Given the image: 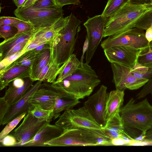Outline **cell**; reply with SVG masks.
<instances>
[{"instance_id":"obj_29","label":"cell","mask_w":152,"mask_h":152,"mask_svg":"<svg viewBox=\"0 0 152 152\" xmlns=\"http://www.w3.org/2000/svg\"><path fill=\"white\" fill-rule=\"evenodd\" d=\"M26 114L23 113L7 124L0 133V139L3 138L12 131Z\"/></svg>"},{"instance_id":"obj_1","label":"cell","mask_w":152,"mask_h":152,"mask_svg":"<svg viewBox=\"0 0 152 152\" xmlns=\"http://www.w3.org/2000/svg\"><path fill=\"white\" fill-rule=\"evenodd\" d=\"M100 83L95 71L85 62L81 63L71 75L51 85L61 98L79 100L89 96Z\"/></svg>"},{"instance_id":"obj_47","label":"cell","mask_w":152,"mask_h":152,"mask_svg":"<svg viewBox=\"0 0 152 152\" xmlns=\"http://www.w3.org/2000/svg\"><path fill=\"white\" fill-rule=\"evenodd\" d=\"M88 47V40L87 38L86 37V38L84 42L83 50L82 52V55L81 59L80 62L81 63H83V60L84 58V55L86 52Z\"/></svg>"},{"instance_id":"obj_24","label":"cell","mask_w":152,"mask_h":152,"mask_svg":"<svg viewBox=\"0 0 152 152\" xmlns=\"http://www.w3.org/2000/svg\"><path fill=\"white\" fill-rule=\"evenodd\" d=\"M33 30H31L17 35L0 43V56L9 50L17 44L26 40H30L33 37Z\"/></svg>"},{"instance_id":"obj_20","label":"cell","mask_w":152,"mask_h":152,"mask_svg":"<svg viewBox=\"0 0 152 152\" xmlns=\"http://www.w3.org/2000/svg\"><path fill=\"white\" fill-rule=\"evenodd\" d=\"M104 133L110 138L118 137L124 135L131 140L134 139L127 134L124 131L121 119L119 113L115 115L102 129Z\"/></svg>"},{"instance_id":"obj_33","label":"cell","mask_w":152,"mask_h":152,"mask_svg":"<svg viewBox=\"0 0 152 152\" xmlns=\"http://www.w3.org/2000/svg\"><path fill=\"white\" fill-rule=\"evenodd\" d=\"M30 40H26L18 44L1 56H0V61L5 58L23 50L28 45Z\"/></svg>"},{"instance_id":"obj_35","label":"cell","mask_w":152,"mask_h":152,"mask_svg":"<svg viewBox=\"0 0 152 152\" xmlns=\"http://www.w3.org/2000/svg\"><path fill=\"white\" fill-rule=\"evenodd\" d=\"M152 93V77L148 82L143 86L141 91L137 94L136 98L139 99L145 97L148 94Z\"/></svg>"},{"instance_id":"obj_36","label":"cell","mask_w":152,"mask_h":152,"mask_svg":"<svg viewBox=\"0 0 152 152\" xmlns=\"http://www.w3.org/2000/svg\"><path fill=\"white\" fill-rule=\"evenodd\" d=\"M25 52L26 51L23 49V50L7 57L1 61L0 62V71L14 62Z\"/></svg>"},{"instance_id":"obj_40","label":"cell","mask_w":152,"mask_h":152,"mask_svg":"<svg viewBox=\"0 0 152 152\" xmlns=\"http://www.w3.org/2000/svg\"><path fill=\"white\" fill-rule=\"evenodd\" d=\"M1 145L4 146H15L17 140L14 136L9 134L3 138L0 139Z\"/></svg>"},{"instance_id":"obj_9","label":"cell","mask_w":152,"mask_h":152,"mask_svg":"<svg viewBox=\"0 0 152 152\" xmlns=\"http://www.w3.org/2000/svg\"><path fill=\"white\" fill-rule=\"evenodd\" d=\"M102 15L89 18L83 25L87 31L86 36L88 40V47L86 55V62L89 64L102 38L108 20Z\"/></svg>"},{"instance_id":"obj_6","label":"cell","mask_w":152,"mask_h":152,"mask_svg":"<svg viewBox=\"0 0 152 152\" xmlns=\"http://www.w3.org/2000/svg\"><path fill=\"white\" fill-rule=\"evenodd\" d=\"M62 7L58 4L42 8L20 7L17 8L14 14L16 17L31 25L34 36L39 30L51 26L63 17Z\"/></svg>"},{"instance_id":"obj_42","label":"cell","mask_w":152,"mask_h":152,"mask_svg":"<svg viewBox=\"0 0 152 152\" xmlns=\"http://www.w3.org/2000/svg\"><path fill=\"white\" fill-rule=\"evenodd\" d=\"M110 145H126L127 144V142L121 137L110 138Z\"/></svg>"},{"instance_id":"obj_8","label":"cell","mask_w":152,"mask_h":152,"mask_svg":"<svg viewBox=\"0 0 152 152\" xmlns=\"http://www.w3.org/2000/svg\"><path fill=\"white\" fill-rule=\"evenodd\" d=\"M144 30L135 27L120 33L110 36L102 42L103 49L117 46L130 47L143 50L150 43L146 39Z\"/></svg>"},{"instance_id":"obj_23","label":"cell","mask_w":152,"mask_h":152,"mask_svg":"<svg viewBox=\"0 0 152 152\" xmlns=\"http://www.w3.org/2000/svg\"><path fill=\"white\" fill-rule=\"evenodd\" d=\"M81 64L80 61L77 57L76 55L73 54L69 59L60 68V72L55 82H60L71 75L77 69Z\"/></svg>"},{"instance_id":"obj_14","label":"cell","mask_w":152,"mask_h":152,"mask_svg":"<svg viewBox=\"0 0 152 152\" xmlns=\"http://www.w3.org/2000/svg\"><path fill=\"white\" fill-rule=\"evenodd\" d=\"M43 82L38 80L27 91L24 95L15 103L10 105L5 115L1 125L7 124L20 115L30 112L34 107L29 102L36 91Z\"/></svg>"},{"instance_id":"obj_17","label":"cell","mask_w":152,"mask_h":152,"mask_svg":"<svg viewBox=\"0 0 152 152\" xmlns=\"http://www.w3.org/2000/svg\"><path fill=\"white\" fill-rule=\"evenodd\" d=\"M69 18L62 17L51 26L39 30L34 35V39L42 44L49 43L65 26Z\"/></svg>"},{"instance_id":"obj_22","label":"cell","mask_w":152,"mask_h":152,"mask_svg":"<svg viewBox=\"0 0 152 152\" xmlns=\"http://www.w3.org/2000/svg\"><path fill=\"white\" fill-rule=\"evenodd\" d=\"M51 56L50 46L37 52L31 68L29 78L34 82L38 80L41 71L49 61Z\"/></svg>"},{"instance_id":"obj_11","label":"cell","mask_w":152,"mask_h":152,"mask_svg":"<svg viewBox=\"0 0 152 152\" xmlns=\"http://www.w3.org/2000/svg\"><path fill=\"white\" fill-rule=\"evenodd\" d=\"M113 73V82L116 89L133 90L143 86L148 81L147 78H137L132 74L131 68L116 63H111Z\"/></svg>"},{"instance_id":"obj_7","label":"cell","mask_w":152,"mask_h":152,"mask_svg":"<svg viewBox=\"0 0 152 152\" xmlns=\"http://www.w3.org/2000/svg\"><path fill=\"white\" fill-rule=\"evenodd\" d=\"M55 124L63 130L79 128L95 130L102 128L84 106L65 110Z\"/></svg>"},{"instance_id":"obj_21","label":"cell","mask_w":152,"mask_h":152,"mask_svg":"<svg viewBox=\"0 0 152 152\" xmlns=\"http://www.w3.org/2000/svg\"><path fill=\"white\" fill-rule=\"evenodd\" d=\"M24 80V84L20 87H14L10 83L8 85V88L6 90L3 97L10 105L15 103L20 99L33 85L34 81L29 77L25 78Z\"/></svg>"},{"instance_id":"obj_48","label":"cell","mask_w":152,"mask_h":152,"mask_svg":"<svg viewBox=\"0 0 152 152\" xmlns=\"http://www.w3.org/2000/svg\"><path fill=\"white\" fill-rule=\"evenodd\" d=\"M38 0H26L22 7L27 8L30 7L34 4Z\"/></svg>"},{"instance_id":"obj_2","label":"cell","mask_w":152,"mask_h":152,"mask_svg":"<svg viewBox=\"0 0 152 152\" xmlns=\"http://www.w3.org/2000/svg\"><path fill=\"white\" fill-rule=\"evenodd\" d=\"M119 113L124 129L130 136L133 130L146 134L152 129V105L146 98L136 103L131 98L121 107Z\"/></svg>"},{"instance_id":"obj_52","label":"cell","mask_w":152,"mask_h":152,"mask_svg":"<svg viewBox=\"0 0 152 152\" xmlns=\"http://www.w3.org/2000/svg\"><path fill=\"white\" fill-rule=\"evenodd\" d=\"M151 94H152V93H151Z\"/></svg>"},{"instance_id":"obj_38","label":"cell","mask_w":152,"mask_h":152,"mask_svg":"<svg viewBox=\"0 0 152 152\" xmlns=\"http://www.w3.org/2000/svg\"><path fill=\"white\" fill-rule=\"evenodd\" d=\"M57 4L55 0H38L31 7L35 8H42L54 6Z\"/></svg>"},{"instance_id":"obj_50","label":"cell","mask_w":152,"mask_h":152,"mask_svg":"<svg viewBox=\"0 0 152 152\" xmlns=\"http://www.w3.org/2000/svg\"><path fill=\"white\" fill-rule=\"evenodd\" d=\"M15 5L18 7H22L26 0H12Z\"/></svg>"},{"instance_id":"obj_49","label":"cell","mask_w":152,"mask_h":152,"mask_svg":"<svg viewBox=\"0 0 152 152\" xmlns=\"http://www.w3.org/2000/svg\"><path fill=\"white\" fill-rule=\"evenodd\" d=\"M132 2L137 4H152V0H129Z\"/></svg>"},{"instance_id":"obj_13","label":"cell","mask_w":152,"mask_h":152,"mask_svg":"<svg viewBox=\"0 0 152 152\" xmlns=\"http://www.w3.org/2000/svg\"><path fill=\"white\" fill-rule=\"evenodd\" d=\"M107 89L106 86L102 85L96 92L88 97L83 106L102 128L106 124L104 115L108 95Z\"/></svg>"},{"instance_id":"obj_18","label":"cell","mask_w":152,"mask_h":152,"mask_svg":"<svg viewBox=\"0 0 152 152\" xmlns=\"http://www.w3.org/2000/svg\"><path fill=\"white\" fill-rule=\"evenodd\" d=\"M124 90L116 89L108 93L104 112V119L107 122L116 114L119 113L124 101Z\"/></svg>"},{"instance_id":"obj_45","label":"cell","mask_w":152,"mask_h":152,"mask_svg":"<svg viewBox=\"0 0 152 152\" xmlns=\"http://www.w3.org/2000/svg\"><path fill=\"white\" fill-rule=\"evenodd\" d=\"M145 38L149 43L152 41V26H151L146 30L145 33Z\"/></svg>"},{"instance_id":"obj_4","label":"cell","mask_w":152,"mask_h":152,"mask_svg":"<svg viewBox=\"0 0 152 152\" xmlns=\"http://www.w3.org/2000/svg\"><path fill=\"white\" fill-rule=\"evenodd\" d=\"M110 139L102 129L79 128L63 130L60 135L44 144L45 146L110 145Z\"/></svg>"},{"instance_id":"obj_15","label":"cell","mask_w":152,"mask_h":152,"mask_svg":"<svg viewBox=\"0 0 152 152\" xmlns=\"http://www.w3.org/2000/svg\"><path fill=\"white\" fill-rule=\"evenodd\" d=\"M59 94L48 82L42 83L29 102L34 107L46 110H53L56 98Z\"/></svg>"},{"instance_id":"obj_3","label":"cell","mask_w":152,"mask_h":152,"mask_svg":"<svg viewBox=\"0 0 152 152\" xmlns=\"http://www.w3.org/2000/svg\"><path fill=\"white\" fill-rule=\"evenodd\" d=\"M152 10V4H137L129 0L108 20L103 37L118 34L135 27L138 21Z\"/></svg>"},{"instance_id":"obj_37","label":"cell","mask_w":152,"mask_h":152,"mask_svg":"<svg viewBox=\"0 0 152 152\" xmlns=\"http://www.w3.org/2000/svg\"><path fill=\"white\" fill-rule=\"evenodd\" d=\"M12 25L16 27L18 30V32L16 35L31 30H33V27L29 23L23 20Z\"/></svg>"},{"instance_id":"obj_41","label":"cell","mask_w":152,"mask_h":152,"mask_svg":"<svg viewBox=\"0 0 152 152\" xmlns=\"http://www.w3.org/2000/svg\"><path fill=\"white\" fill-rule=\"evenodd\" d=\"M23 20L17 17L2 16L0 17V26L12 25Z\"/></svg>"},{"instance_id":"obj_19","label":"cell","mask_w":152,"mask_h":152,"mask_svg":"<svg viewBox=\"0 0 152 152\" xmlns=\"http://www.w3.org/2000/svg\"><path fill=\"white\" fill-rule=\"evenodd\" d=\"M31 68L23 66H16L0 72V90L4 88L9 84L17 78L29 77Z\"/></svg>"},{"instance_id":"obj_16","label":"cell","mask_w":152,"mask_h":152,"mask_svg":"<svg viewBox=\"0 0 152 152\" xmlns=\"http://www.w3.org/2000/svg\"><path fill=\"white\" fill-rule=\"evenodd\" d=\"M63 130L56 124H46L30 141L22 146H45L44 143L58 137Z\"/></svg>"},{"instance_id":"obj_51","label":"cell","mask_w":152,"mask_h":152,"mask_svg":"<svg viewBox=\"0 0 152 152\" xmlns=\"http://www.w3.org/2000/svg\"><path fill=\"white\" fill-rule=\"evenodd\" d=\"M142 65L148 67L149 68L148 71L152 72V61L144 64Z\"/></svg>"},{"instance_id":"obj_30","label":"cell","mask_w":152,"mask_h":152,"mask_svg":"<svg viewBox=\"0 0 152 152\" xmlns=\"http://www.w3.org/2000/svg\"><path fill=\"white\" fill-rule=\"evenodd\" d=\"M18 32L17 28L12 25L0 26V37L4 40L15 36Z\"/></svg>"},{"instance_id":"obj_5","label":"cell","mask_w":152,"mask_h":152,"mask_svg":"<svg viewBox=\"0 0 152 152\" xmlns=\"http://www.w3.org/2000/svg\"><path fill=\"white\" fill-rule=\"evenodd\" d=\"M69 16L65 26L49 43L53 59L60 67L73 54L77 37L78 27L82 23L72 13Z\"/></svg>"},{"instance_id":"obj_25","label":"cell","mask_w":152,"mask_h":152,"mask_svg":"<svg viewBox=\"0 0 152 152\" xmlns=\"http://www.w3.org/2000/svg\"><path fill=\"white\" fill-rule=\"evenodd\" d=\"M80 102L79 100L68 99L58 97L56 98L53 112L50 118L51 121L53 118L55 120L60 115V113L64 111L72 109Z\"/></svg>"},{"instance_id":"obj_31","label":"cell","mask_w":152,"mask_h":152,"mask_svg":"<svg viewBox=\"0 0 152 152\" xmlns=\"http://www.w3.org/2000/svg\"><path fill=\"white\" fill-rule=\"evenodd\" d=\"M152 61V41L148 46L143 49L140 54L137 62L143 65Z\"/></svg>"},{"instance_id":"obj_32","label":"cell","mask_w":152,"mask_h":152,"mask_svg":"<svg viewBox=\"0 0 152 152\" xmlns=\"http://www.w3.org/2000/svg\"><path fill=\"white\" fill-rule=\"evenodd\" d=\"M151 26H152V10L147 13L140 19L135 27L145 30Z\"/></svg>"},{"instance_id":"obj_27","label":"cell","mask_w":152,"mask_h":152,"mask_svg":"<svg viewBox=\"0 0 152 152\" xmlns=\"http://www.w3.org/2000/svg\"><path fill=\"white\" fill-rule=\"evenodd\" d=\"M129 0H109L102 15L108 18L114 15Z\"/></svg>"},{"instance_id":"obj_28","label":"cell","mask_w":152,"mask_h":152,"mask_svg":"<svg viewBox=\"0 0 152 152\" xmlns=\"http://www.w3.org/2000/svg\"><path fill=\"white\" fill-rule=\"evenodd\" d=\"M50 59V64L44 81L51 83L56 80V77L59 73L60 66L54 61L51 52Z\"/></svg>"},{"instance_id":"obj_43","label":"cell","mask_w":152,"mask_h":152,"mask_svg":"<svg viewBox=\"0 0 152 152\" xmlns=\"http://www.w3.org/2000/svg\"><path fill=\"white\" fill-rule=\"evenodd\" d=\"M57 4L63 7V6L70 4H77L79 0H55Z\"/></svg>"},{"instance_id":"obj_34","label":"cell","mask_w":152,"mask_h":152,"mask_svg":"<svg viewBox=\"0 0 152 152\" xmlns=\"http://www.w3.org/2000/svg\"><path fill=\"white\" fill-rule=\"evenodd\" d=\"M53 110H46L35 107L30 112L37 118L40 119H48L50 121V118Z\"/></svg>"},{"instance_id":"obj_26","label":"cell","mask_w":152,"mask_h":152,"mask_svg":"<svg viewBox=\"0 0 152 152\" xmlns=\"http://www.w3.org/2000/svg\"><path fill=\"white\" fill-rule=\"evenodd\" d=\"M37 52L34 49L26 51L14 62L0 71V72L6 71L16 66H26L31 68Z\"/></svg>"},{"instance_id":"obj_12","label":"cell","mask_w":152,"mask_h":152,"mask_svg":"<svg viewBox=\"0 0 152 152\" xmlns=\"http://www.w3.org/2000/svg\"><path fill=\"white\" fill-rule=\"evenodd\" d=\"M142 50L130 47L117 46L104 49V52L110 63H118L132 68L137 62Z\"/></svg>"},{"instance_id":"obj_39","label":"cell","mask_w":152,"mask_h":152,"mask_svg":"<svg viewBox=\"0 0 152 152\" xmlns=\"http://www.w3.org/2000/svg\"><path fill=\"white\" fill-rule=\"evenodd\" d=\"M10 105L3 97L0 98V125L2 124L3 119L7 113Z\"/></svg>"},{"instance_id":"obj_46","label":"cell","mask_w":152,"mask_h":152,"mask_svg":"<svg viewBox=\"0 0 152 152\" xmlns=\"http://www.w3.org/2000/svg\"><path fill=\"white\" fill-rule=\"evenodd\" d=\"M141 142H152V129L146 132L145 139Z\"/></svg>"},{"instance_id":"obj_44","label":"cell","mask_w":152,"mask_h":152,"mask_svg":"<svg viewBox=\"0 0 152 152\" xmlns=\"http://www.w3.org/2000/svg\"><path fill=\"white\" fill-rule=\"evenodd\" d=\"M11 83L14 87H19L22 86L24 84L25 80L23 79L17 78L15 79Z\"/></svg>"},{"instance_id":"obj_10","label":"cell","mask_w":152,"mask_h":152,"mask_svg":"<svg viewBox=\"0 0 152 152\" xmlns=\"http://www.w3.org/2000/svg\"><path fill=\"white\" fill-rule=\"evenodd\" d=\"M50 122L48 119L37 118L30 112L27 113L19 126L10 132V134L17 140L15 146H22L30 141L46 124Z\"/></svg>"}]
</instances>
